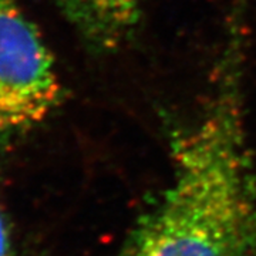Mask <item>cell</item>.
I'll use <instances>...</instances> for the list:
<instances>
[{"label": "cell", "mask_w": 256, "mask_h": 256, "mask_svg": "<svg viewBox=\"0 0 256 256\" xmlns=\"http://www.w3.org/2000/svg\"><path fill=\"white\" fill-rule=\"evenodd\" d=\"M0 256H26L14 222L0 205Z\"/></svg>", "instance_id": "4"}, {"label": "cell", "mask_w": 256, "mask_h": 256, "mask_svg": "<svg viewBox=\"0 0 256 256\" xmlns=\"http://www.w3.org/2000/svg\"><path fill=\"white\" fill-rule=\"evenodd\" d=\"M54 58L18 0H0V138L22 137L62 104Z\"/></svg>", "instance_id": "2"}, {"label": "cell", "mask_w": 256, "mask_h": 256, "mask_svg": "<svg viewBox=\"0 0 256 256\" xmlns=\"http://www.w3.org/2000/svg\"><path fill=\"white\" fill-rule=\"evenodd\" d=\"M64 16L97 52H114L134 34L146 0H57Z\"/></svg>", "instance_id": "3"}, {"label": "cell", "mask_w": 256, "mask_h": 256, "mask_svg": "<svg viewBox=\"0 0 256 256\" xmlns=\"http://www.w3.org/2000/svg\"><path fill=\"white\" fill-rule=\"evenodd\" d=\"M234 28L200 118L172 137V180L114 256H256V164Z\"/></svg>", "instance_id": "1"}]
</instances>
